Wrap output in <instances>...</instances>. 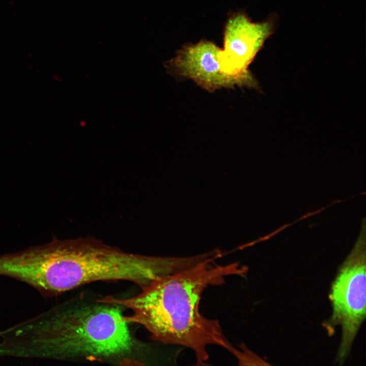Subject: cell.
<instances>
[{
  "label": "cell",
  "mask_w": 366,
  "mask_h": 366,
  "mask_svg": "<svg viewBox=\"0 0 366 366\" xmlns=\"http://www.w3.org/2000/svg\"><path fill=\"white\" fill-rule=\"evenodd\" d=\"M216 259L158 279L135 296H107L97 301L130 309L132 314L124 316L128 323L143 326L154 340L190 348L197 364H205L209 358L207 346L218 345L232 354L236 349L225 337L219 321L200 312L201 295L207 287L222 285L229 276H244L247 271L237 262L214 264Z\"/></svg>",
  "instance_id": "6da1fadb"
},
{
  "label": "cell",
  "mask_w": 366,
  "mask_h": 366,
  "mask_svg": "<svg viewBox=\"0 0 366 366\" xmlns=\"http://www.w3.org/2000/svg\"><path fill=\"white\" fill-rule=\"evenodd\" d=\"M273 29L272 20L254 22L244 12L232 14L225 26L224 47L219 55L223 72L234 77L251 75L248 67Z\"/></svg>",
  "instance_id": "5b68a950"
},
{
  "label": "cell",
  "mask_w": 366,
  "mask_h": 366,
  "mask_svg": "<svg viewBox=\"0 0 366 366\" xmlns=\"http://www.w3.org/2000/svg\"><path fill=\"white\" fill-rule=\"evenodd\" d=\"M220 50L213 42L204 40L187 44L174 57L164 63V66L171 74L191 79L211 93L222 88L255 85L252 74L234 77L223 72L219 60Z\"/></svg>",
  "instance_id": "277c9868"
},
{
  "label": "cell",
  "mask_w": 366,
  "mask_h": 366,
  "mask_svg": "<svg viewBox=\"0 0 366 366\" xmlns=\"http://www.w3.org/2000/svg\"><path fill=\"white\" fill-rule=\"evenodd\" d=\"M357 240L340 268L331 287L333 312L325 324L330 333L336 325L342 328L337 360L342 364L365 317V222Z\"/></svg>",
  "instance_id": "3957f363"
},
{
  "label": "cell",
  "mask_w": 366,
  "mask_h": 366,
  "mask_svg": "<svg viewBox=\"0 0 366 366\" xmlns=\"http://www.w3.org/2000/svg\"><path fill=\"white\" fill-rule=\"evenodd\" d=\"M64 303L0 330V357L106 360L134 343L119 306Z\"/></svg>",
  "instance_id": "7a4b0ae2"
}]
</instances>
